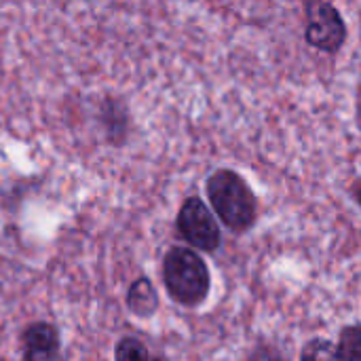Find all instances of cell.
Instances as JSON below:
<instances>
[{
  "label": "cell",
  "instance_id": "1",
  "mask_svg": "<svg viewBox=\"0 0 361 361\" xmlns=\"http://www.w3.org/2000/svg\"><path fill=\"white\" fill-rule=\"evenodd\" d=\"M207 199L222 224L235 233H243L256 222V197L247 182L233 169H218L209 176Z\"/></svg>",
  "mask_w": 361,
  "mask_h": 361
},
{
  "label": "cell",
  "instance_id": "2",
  "mask_svg": "<svg viewBox=\"0 0 361 361\" xmlns=\"http://www.w3.org/2000/svg\"><path fill=\"white\" fill-rule=\"evenodd\" d=\"M163 283L167 294L182 307H199L212 288L205 260L190 247H171L163 258Z\"/></svg>",
  "mask_w": 361,
  "mask_h": 361
},
{
  "label": "cell",
  "instance_id": "3",
  "mask_svg": "<svg viewBox=\"0 0 361 361\" xmlns=\"http://www.w3.org/2000/svg\"><path fill=\"white\" fill-rule=\"evenodd\" d=\"M180 237L201 252H216L220 247V226L212 216L209 207L199 197H188L176 218Z\"/></svg>",
  "mask_w": 361,
  "mask_h": 361
},
{
  "label": "cell",
  "instance_id": "4",
  "mask_svg": "<svg viewBox=\"0 0 361 361\" xmlns=\"http://www.w3.org/2000/svg\"><path fill=\"white\" fill-rule=\"evenodd\" d=\"M347 40V25L330 2L307 4V42L324 53H336Z\"/></svg>",
  "mask_w": 361,
  "mask_h": 361
},
{
  "label": "cell",
  "instance_id": "5",
  "mask_svg": "<svg viewBox=\"0 0 361 361\" xmlns=\"http://www.w3.org/2000/svg\"><path fill=\"white\" fill-rule=\"evenodd\" d=\"M21 357L23 361H63L57 328L47 322L30 324L21 332Z\"/></svg>",
  "mask_w": 361,
  "mask_h": 361
},
{
  "label": "cell",
  "instance_id": "6",
  "mask_svg": "<svg viewBox=\"0 0 361 361\" xmlns=\"http://www.w3.org/2000/svg\"><path fill=\"white\" fill-rule=\"evenodd\" d=\"M127 309L135 315V317H152L159 309V294L154 283L148 277H140L131 283L129 292H127Z\"/></svg>",
  "mask_w": 361,
  "mask_h": 361
},
{
  "label": "cell",
  "instance_id": "7",
  "mask_svg": "<svg viewBox=\"0 0 361 361\" xmlns=\"http://www.w3.org/2000/svg\"><path fill=\"white\" fill-rule=\"evenodd\" d=\"M338 361H361V328L349 326L341 332Z\"/></svg>",
  "mask_w": 361,
  "mask_h": 361
},
{
  "label": "cell",
  "instance_id": "8",
  "mask_svg": "<svg viewBox=\"0 0 361 361\" xmlns=\"http://www.w3.org/2000/svg\"><path fill=\"white\" fill-rule=\"evenodd\" d=\"M150 351L148 347L135 338V336H125L116 343L114 347V361H148Z\"/></svg>",
  "mask_w": 361,
  "mask_h": 361
},
{
  "label": "cell",
  "instance_id": "9",
  "mask_svg": "<svg viewBox=\"0 0 361 361\" xmlns=\"http://www.w3.org/2000/svg\"><path fill=\"white\" fill-rule=\"evenodd\" d=\"M300 361H338V349L326 338H313L305 345Z\"/></svg>",
  "mask_w": 361,
  "mask_h": 361
},
{
  "label": "cell",
  "instance_id": "10",
  "mask_svg": "<svg viewBox=\"0 0 361 361\" xmlns=\"http://www.w3.org/2000/svg\"><path fill=\"white\" fill-rule=\"evenodd\" d=\"M353 195H355V201L360 203V207H361V180L355 184V188H353Z\"/></svg>",
  "mask_w": 361,
  "mask_h": 361
},
{
  "label": "cell",
  "instance_id": "11",
  "mask_svg": "<svg viewBox=\"0 0 361 361\" xmlns=\"http://www.w3.org/2000/svg\"><path fill=\"white\" fill-rule=\"evenodd\" d=\"M148 361H167L165 357H161V355H150V360Z\"/></svg>",
  "mask_w": 361,
  "mask_h": 361
}]
</instances>
